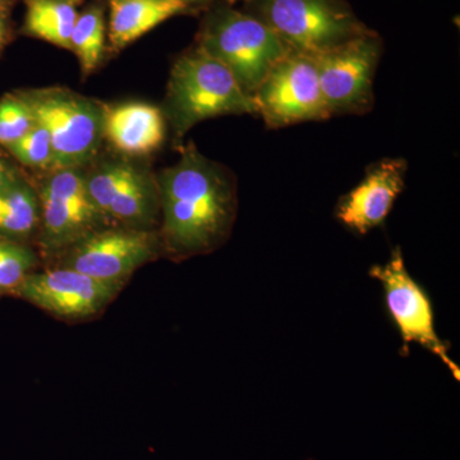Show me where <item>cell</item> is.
<instances>
[{
    "instance_id": "obj_1",
    "label": "cell",
    "mask_w": 460,
    "mask_h": 460,
    "mask_svg": "<svg viewBox=\"0 0 460 460\" xmlns=\"http://www.w3.org/2000/svg\"><path fill=\"white\" fill-rule=\"evenodd\" d=\"M156 181L163 253L174 260L205 255L228 238L237 213V192L222 165L190 144L181 148L177 164L160 172Z\"/></svg>"
},
{
    "instance_id": "obj_2",
    "label": "cell",
    "mask_w": 460,
    "mask_h": 460,
    "mask_svg": "<svg viewBox=\"0 0 460 460\" xmlns=\"http://www.w3.org/2000/svg\"><path fill=\"white\" fill-rule=\"evenodd\" d=\"M165 113L175 140L196 124L220 115L257 114L253 96L219 60L196 47L177 58L169 75Z\"/></svg>"
},
{
    "instance_id": "obj_3",
    "label": "cell",
    "mask_w": 460,
    "mask_h": 460,
    "mask_svg": "<svg viewBox=\"0 0 460 460\" xmlns=\"http://www.w3.org/2000/svg\"><path fill=\"white\" fill-rule=\"evenodd\" d=\"M198 47L229 69L242 90L253 96L289 47L250 12L217 7L206 16Z\"/></svg>"
},
{
    "instance_id": "obj_4",
    "label": "cell",
    "mask_w": 460,
    "mask_h": 460,
    "mask_svg": "<svg viewBox=\"0 0 460 460\" xmlns=\"http://www.w3.org/2000/svg\"><path fill=\"white\" fill-rule=\"evenodd\" d=\"M36 122L50 136L51 171L84 168L104 138V107L65 87L21 91Z\"/></svg>"
},
{
    "instance_id": "obj_5",
    "label": "cell",
    "mask_w": 460,
    "mask_h": 460,
    "mask_svg": "<svg viewBox=\"0 0 460 460\" xmlns=\"http://www.w3.org/2000/svg\"><path fill=\"white\" fill-rule=\"evenodd\" d=\"M247 4L290 49L311 56L370 31L345 0H251Z\"/></svg>"
},
{
    "instance_id": "obj_6",
    "label": "cell",
    "mask_w": 460,
    "mask_h": 460,
    "mask_svg": "<svg viewBox=\"0 0 460 460\" xmlns=\"http://www.w3.org/2000/svg\"><path fill=\"white\" fill-rule=\"evenodd\" d=\"M257 114L269 128L332 118L321 91L316 57L290 51L253 93Z\"/></svg>"
},
{
    "instance_id": "obj_7",
    "label": "cell",
    "mask_w": 460,
    "mask_h": 460,
    "mask_svg": "<svg viewBox=\"0 0 460 460\" xmlns=\"http://www.w3.org/2000/svg\"><path fill=\"white\" fill-rule=\"evenodd\" d=\"M40 201V246L47 252H62L109 219L93 204L83 168L50 172L36 190Z\"/></svg>"
},
{
    "instance_id": "obj_8",
    "label": "cell",
    "mask_w": 460,
    "mask_h": 460,
    "mask_svg": "<svg viewBox=\"0 0 460 460\" xmlns=\"http://www.w3.org/2000/svg\"><path fill=\"white\" fill-rule=\"evenodd\" d=\"M383 53L376 33H363L316 57L330 115L365 114L374 107V78Z\"/></svg>"
},
{
    "instance_id": "obj_9",
    "label": "cell",
    "mask_w": 460,
    "mask_h": 460,
    "mask_svg": "<svg viewBox=\"0 0 460 460\" xmlns=\"http://www.w3.org/2000/svg\"><path fill=\"white\" fill-rule=\"evenodd\" d=\"M160 253L159 233L126 226L102 228L66 248L60 268L124 286L133 272Z\"/></svg>"
},
{
    "instance_id": "obj_10",
    "label": "cell",
    "mask_w": 460,
    "mask_h": 460,
    "mask_svg": "<svg viewBox=\"0 0 460 460\" xmlns=\"http://www.w3.org/2000/svg\"><path fill=\"white\" fill-rule=\"evenodd\" d=\"M370 277L380 281L390 316L408 350L411 343L420 345L449 367L459 380V368L450 359L447 347L435 329V314L428 293L407 270L401 250L396 248L384 265L372 266Z\"/></svg>"
},
{
    "instance_id": "obj_11",
    "label": "cell",
    "mask_w": 460,
    "mask_h": 460,
    "mask_svg": "<svg viewBox=\"0 0 460 460\" xmlns=\"http://www.w3.org/2000/svg\"><path fill=\"white\" fill-rule=\"evenodd\" d=\"M123 284L102 281L72 269L31 272L13 296L65 320H86L104 311Z\"/></svg>"
},
{
    "instance_id": "obj_12",
    "label": "cell",
    "mask_w": 460,
    "mask_h": 460,
    "mask_svg": "<svg viewBox=\"0 0 460 460\" xmlns=\"http://www.w3.org/2000/svg\"><path fill=\"white\" fill-rule=\"evenodd\" d=\"M405 174L404 159H384L371 165L365 180L341 198L338 219L361 235L381 226L404 190Z\"/></svg>"
},
{
    "instance_id": "obj_13",
    "label": "cell",
    "mask_w": 460,
    "mask_h": 460,
    "mask_svg": "<svg viewBox=\"0 0 460 460\" xmlns=\"http://www.w3.org/2000/svg\"><path fill=\"white\" fill-rule=\"evenodd\" d=\"M104 137L124 155H148L164 141V117L146 102L104 107Z\"/></svg>"
},
{
    "instance_id": "obj_14",
    "label": "cell",
    "mask_w": 460,
    "mask_h": 460,
    "mask_svg": "<svg viewBox=\"0 0 460 460\" xmlns=\"http://www.w3.org/2000/svg\"><path fill=\"white\" fill-rule=\"evenodd\" d=\"M109 41L119 51L172 16L190 11L175 0H109Z\"/></svg>"
},
{
    "instance_id": "obj_15",
    "label": "cell",
    "mask_w": 460,
    "mask_h": 460,
    "mask_svg": "<svg viewBox=\"0 0 460 460\" xmlns=\"http://www.w3.org/2000/svg\"><path fill=\"white\" fill-rule=\"evenodd\" d=\"M160 208L157 181L133 166L127 180L109 202L105 217L126 228L150 230Z\"/></svg>"
},
{
    "instance_id": "obj_16",
    "label": "cell",
    "mask_w": 460,
    "mask_h": 460,
    "mask_svg": "<svg viewBox=\"0 0 460 460\" xmlns=\"http://www.w3.org/2000/svg\"><path fill=\"white\" fill-rule=\"evenodd\" d=\"M26 14L21 33L71 50L77 21V3L71 0H25Z\"/></svg>"
},
{
    "instance_id": "obj_17",
    "label": "cell",
    "mask_w": 460,
    "mask_h": 460,
    "mask_svg": "<svg viewBox=\"0 0 460 460\" xmlns=\"http://www.w3.org/2000/svg\"><path fill=\"white\" fill-rule=\"evenodd\" d=\"M40 226L38 192L22 178L0 192V239L22 242Z\"/></svg>"
},
{
    "instance_id": "obj_18",
    "label": "cell",
    "mask_w": 460,
    "mask_h": 460,
    "mask_svg": "<svg viewBox=\"0 0 460 460\" xmlns=\"http://www.w3.org/2000/svg\"><path fill=\"white\" fill-rule=\"evenodd\" d=\"M71 50L80 60L84 77L98 68L105 51L104 11L100 5H90L78 14L72 32Z\"/></svg>"
},
{
    "instance_id": "obj_19",
    "label": "cell",
    "mask_w": 460,
    "mask_h": 460,
    "mask_svg": "<svg viewBox=\"0 0 460 460\" xmlns=\"http://www.w3.org/2000/svg\"><path fill=\"white\" fill-rule=\"evenodd\" d=\"M36 263L38 256L31 248L20 242L0 239V296L13 295Z\"/></svg>"
},
{
    "instance_id": "obj_20",
    "label": "cell",
    "mask_w": 460,
    "mask_h": 460,
    "mask_svg": "<svg viewBox=\"0 0 460 460\" xmlns=\"http://www.w3.org/2000/svg\"><path fill=\"white\" fill-rule=\"evenodd\" d=\"M35 124L31 108L21 91L0 99V146L5 148L20 140Z\"/></svg>"
},
{
    "instance_id": "obj_21",
    "label": "cell",
    "mask_w": 460,
    "mask_h": 460,
    "mask_svg": "<svg viewBox=\"0 0 460 460\" xmlns=\"http://www.w3.org/2000/svg\"><path fill=\"white\" fill-rule=\"evenodd\" d=\"M14 159L27 168L39 171H51L53 165V147L49 133L36 122L35 126L20 140L5 147Z\"/></svg>"
},
{
    "instance_id": "obj_22",
    "label": "cell",
    "mask_w": 460,
    "mask_h": 460,
    "mask_svg": "<svg viewBox=\"0 0 460 460\" xmlns=\"http://www.w3.org/2000/svg\"><path fill=\"white\" fill-rule=\"evenodd\" d=\"M22 174L12 164L7 157L0 154V192L13 186L18 181L22 180Z\"/></svg>"
},
{
    "instance_id": "obj_23",
    "label": "cell",
    "mask_w": 460,
    "mask_h": 460,
    "mask_svg": "<svg viewBox=\"0 0 460 460\" xmlns=\"http://www.w3.org/2000/svg\"><path fill=\"white\" fill-rule=\"evenodd\" d=\"M12 36H13V29H12L9 14L0 13V53L12 40Z\"/></svg>"
},
{
    "instance_id": "obj_24",
    "label": "cell",
    "mask_w": 460,
    "mask_h": 460,
    "mask_svg": "<svg viewBox=\"0 0 460 460\" xmlns=\"http://www.w3.org/2000/svg\"><path fill=\"white\" fill-rule=\"evenodd\" d=\"M175 2L183 3L184 5H187L190 9H193L196 7H202V5L208 4V3L213 2V0H175Z\"/></svg>"
},
{
    "instance_id": "obj_25",
    "label": "cell",
    "mask_w": 460,
    "mask_h": 460,
    "mask_svg": "<svg viewBox=\"0 0 460 460\" xmlns=\"http://www.w3.org/2000/svg\"><path fill=\"white\" fill-rule=\"evenodd\" d=\"M18 0H0V13L9 14Z\"/></svg>"
},
{
    "instance_id": "obj_26",
    "label": "cell",
    "mask_w": 460,
    "mask_h": 460,
    "mask_svg": "<svg viewBox=\"0 0 460 460\" xmlns=\"http://www.w3.org/2000/svg\"><path fill=\"white\" fill-rule=\"evenodd\" d=\"M241 2V0H226V3H229V4H233V3ZM242 2H251V0H242Z\"/></svg>"
},
{
    "instance_id": "obj_27",
    "label": "cell",
    "mask_w": 460,
    "mask_h": 460,
    "mask_svg": "<svg viewBox=\"0 0 460 460\" xmlns=\"http://www.w3.org/2000/svg\"><path fill=\"white\" fill-rule=\"evenodd\" d=\"M71 2L77 3V4H78V3L81 2V0H71Z\"/></svg>"
}]
</instances>
